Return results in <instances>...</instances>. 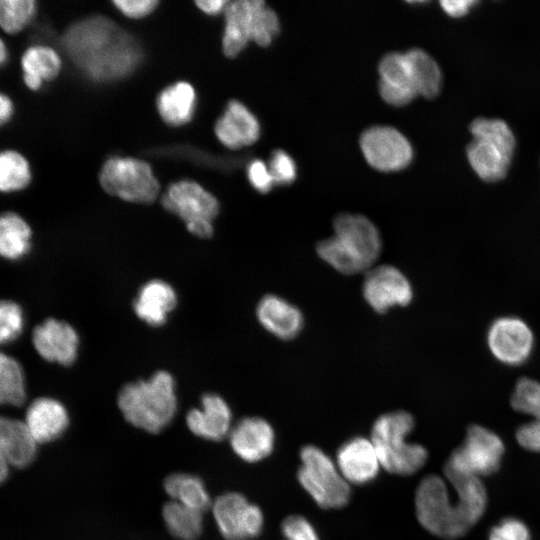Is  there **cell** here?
<instances>
[{"label":"cell","mask_w":540,"mask_h":540,"mask_svg":"<svg viewBox=\"0 0 540 540\" xmlns=\"http://www.w3.org/2000/svg\"><path fill=\"white\" fill-rule=\"evenodd\" d=\"M62 46L74 65L97 82L128 76L143 56L137 41L103 16L72 24L62 36Z\"/></svg>","instance_id":"cell-1"},{"label":"cell","mask_w":540,"mask_h":540,"mask_svg":"<svg viewBox=\"0 0 540 540\" xmlns=\"http://www.w3.org/2000/svg\"><path fill=\"white\" fill-rule=\"evenodd\" d=\"M175 387V380L169 372L157 371L149 379L124 385L118 394V407L133 426L158 433L176 413Z\"/></svg>","instance_id":"cell-2"},{"label":"cell","mask_w":540,"mask_h":540,"mask_svg":"<svg viewBox=\"0 0 540 540\" xmlns=\"http://www.w3.org/2000/svg\"><path fill=\"white\" fill-rule=\"evenodd\" d=\"M472 140L466 148L468 162L484 182L504 179L516 148L515 135L502 119L477 117L469 125Z\"/></svg>","instance_id":"cell-3"},{"label":"cell","mask_w":540,"mask_h":540,"mask_svg":"<svg viewBox=\"0 0 540 540\" xmlns=\"http://www.w3.org/2000/svg\"><path fill=\"white\" fill-rule=\"evenodd\" d=\"M414 427L413 416L402 410L378 417L371 431V442L380 466L387 472L407 476L420 470L428 458L425 447L407 442Z\"/></svg>","instance_id":"cell-4"},{"label":"cell","mask_w":540,"mask_h":540,"mask_svg":"<svg viewBox=\"0 0 540 540\" xmlns=\"http://www.w3.org/2000/svg\"><path fill=\"white\" fill-rule=\"evenodd\" d=\"M448 487L438 475L422 479L415 494V508L419 523L430 533L444 538L465 535L479 520L457 496L450 500Z\"/></svg>","instance_id":"cell-5"},{"label":"cell","mask_w":540,"mask_h":540,"mask_svg":"<svg viewBox=\"0 0 540 540\" xmlns=\"http://www.w3.org/2000/svg\"><path fill=\"white\" fill-rule=\"evenodd\" d=\"M99 182L109 195L138 204L154 202L161 189L151 166L133 157L108 158L100 170Z\"/></svg>","instance_id":"cell-6"},{"label":"cell","mask_w":540,"mask_h":540,"mask_svg":"<svg viewBox=\"0 0 540 540\" xmlns=\"http://www.w3.org/2000/svg\"><path fill=\"white\" fill-rule=\"evenodd\" d=\"M162 206L179 217L191 234L209 238L220 205L217 198L192 180H180L168 186L161 197Z\"/></svg>","instance_id":"cell-7"},{"label":"cell","mask_w":540,"mask_h":540,"mask_svg":"<svg viewBox=\"0 0 540 540\" xmlns=\"http://www.w3.org/2000/svg\"><path fill=\"white\" fill-rule=\"evenodd\" d=\"M300 458L298 480L313 500L325 509L346 505L350 498L349 483L328 455L308 445L301 450Z\"/></svg>","instance_id":"cell-8"},{"label":"cell","mask_w":540,"mask_h":540,"mask_svg":"<svg viewBox=\"0 0 540 540\" xmlns=\"http://www.w3.org/2000/svg\"><path fill=\"white\" fill-rule=\"evenodd\" d=\"M505 451L502 439L480 425H471L463 443L445 463L444 470L469 476H488L498 471Z\"/></svg>","instance_id":"cell-9"},{"label":"cell","mask_w":540,"mask_h":540,"mask_svg":"<svg viewBox=\"0 0 540 540\" xmlns=\"http://www.w3.org/2000/svg\"><path fill=\"white\" fill-rule=\"evenodd\" d=\"M333 228V236L344 252L361 271L368 270L382 249L377 227L365 216L342 213L334 219Z\"/></svg>","instance_id":"cell-10"},{"label":"cell","mask_w":540,"mask_h":540,"mask_svg":"<svg viewBox=\"0 0 540 540\" xmlns=\"http://www.w3.org/2000/svg\"><path fill=\"white\" fill-rule=\"evenodd\" d=\"M360 147L370 166L383 172L402 170L413 158L408 139L390 126H373L365 130L360 137Z\"/></svg>","instance_id":"cell-11"},{"label":"cell","mask_w":540,"mask_h":540,"mask_svg":"<svg viewBox=\"0 0 540 540\" xmlns=\"http://www.w3.org/2000/svg\"><path fill=\"white\" fill-rule=\"evenodd\" d=\"M362 292L366 303L377 313L404 307L411 303L414 296L409 279L392 265H381L368 270Z\"/></svg>","instance_id":"cell-12"},{"label":"cell","mask_w":540,"mask_h":540,"mask_svg":"<svg viewBox=\"0 0 540 540\" xmlns=\"http://www.w3.org/2000/svg\"><path fill=\"white\" fill-rule=\"evenodd\" d=\"M213 514L220 533L228 540L255 537L263 527L260 508L236 492L219 496L213 504Z\"/></svg>","instance_id":"cell-13"},{"label":"cell","mask_w":540,"mask_h":540,"mask_svg":"<svg viewBox=\"0 0 540 540\" xmlns=\"http://www.w3.org/2000/svg\"><path fill=\"white\" fill-rule=\"evenodd\" d=\"M488 347L501 363L516 366L524 363L534 347L530 327L520 318L505 316L496 319L487 333Z\"/></svg>","instance_id":"cell-14"},{"label":"cell","mask_w":540,"mask_h":540,"mask_svg":"<svg viewBox=\"0 0 540 540\" xmlns=\"http://www.w3.org/2000/svg\"><path fill=\"white\" fill-rule=\"evenodd\" d=\"M38 444L23 420L0 416V486L9 477L10 469H24L31 465Z\"/></svg>","instance_id":"cell-15"},{"label":"cell","mask_w":540,"mask_h":540,"mask_svg":"<svg viewBox=\"0 0 540 540\" xmlns=\"http://www.w3.org/2000/svg\"><path fill=\"white\" fill-rule=\"evenodd\" d=\"M32 343L44 360L69 366L77 358L79 336L69 323L49 318L34 328Z\"/></svg>","instance_id":"cell-16"},{"label":"cell","mask_w":540,"mask_h":540,"mask_svg":"<svg viewBox=\"0 0 540 540\" xmlns=\"http://www.w3.org/2000/svg\"><path fill=\"white\" fill-rule=\"evenodd\" d=\"M214 133L222 145L237 150L257 142L261 128L258 119L245 104L231 100L217 119Z\"/></svg>","instance_id":"cell-17"},{"label":"cell","mask_w":540,"mask_h":540,"mask_svg":"<svg viewBox=\"0 0 540 540\" xmlns=\"http://www.w3.org/2000/svg\"><path fill=\"white\" fill-rule=\"evenodd\" d=\"M378 71L379 92L386 103L404 106L418 95L406 53H388L381 59Z\"/></svg>","instance_id":"cell-18"},{"label":"cell","mask_w":540,"mask_h":540,"mask_svg":"<svg viewBox=\"0 0 540 540\" xmlns=\"http://www.w3.org/2000/svg\"><path fill=\"white\" fill-rule=\"evenodd\" d=\"M23 422L38 445L60 438L69 425L65 406L50 397L33 400L26 409Z\"/></svg>","instance_id":"cell-19"},{"label":"cell","mask_w":540,"mask_h":540,"mask_svg":"<svg viewBox=\"0 0 540 540\" xmlns=\"http://www.w3.org/2000/svg\"><path fill=\"white\" fill-rule=\"evenodd\" d=\"M229 439L237 456L247 462H258L272 452L275 435L266 420L246 417L230 430Z\"/></svg>","instance_id":"cell-20"},{"label":"cell","mask_w":540,"mask_h":540,"mask_svg":"<svg viewBox=\"0 0 540 540\" xmlns=\"http://www.w3.org/2000/svg\"><path fill=\"white\" fill-rule=\"evenodd\" d=\"M336 464L348 483L362 485L372 481L378 474L380 462L371 440L355 437L338 450Z\"/></svg>","instance_id":"cell-21"},{"label":"cell","mask_w":540,"mask_h":540,"mask_svg":"<svg viewBox=\"0 0 540 540\" xmlns=\"http://www.w3.org/2000/svg\"><path fill=\"white\" fill-rule=\"evenodd\" d=\"M232 413L227 402L219 395L202 396L200 407L191 409L186 416L189 430L198 437L219 441L230 433Z\"/></svg>","instance_id":"cell-22"},{"label":"cell","mask_w":540,"mask_h":540,"mask_svg":"<svg viewBox=\"0 0 540 540\" xmlns=\"http://www.w3.org/2000/svg\"><path fill=\"white\" fill-rule=\"evenodd\" d=\"M260 325L273 336L291 340L298 336L304 325L300 309L278 295H265L256 308Z\"/></svg>","instance_id":"cell-23"},{"label":"cell","mask_w":540,"mask_h":540,"mask_svg":"<svg viewBox=\"0 0 540 540\" xmlns=\"http://www.w3.org/2000/svg\"><path fill=\"white\" fill-rule=\"evenodd\" d=\"M177 305V294L166 281L153 279L139 290L133 303L138 318L146 324L162 326Z\"/></svg>","instance_id":"cell-24"},{"label":"cell","mask_w":540,"mask_h":540,"mask_svg":"<svg viewBox=\"0 0 540 540\" xmlns=\"http://www.w3.org/2000/svg\"><path fill=\"white\" fill-rule=\"evenodd\" d=\"M254 0L229 2L224 11L222 51L228 58L237 57L251 41Z\"/></svg>","instance_id":"cell-25"},{"label":"cell","mask_w":540,"mask_h":540,"mask_svg":"<svg viewBox=\"0 0 540 540\" xmlns=\"http://www.w3.org/2000/svg\"><path fill=\"white\" fill-rule=\"evenodd\" d=\"M197 95L187 81H177L157 96L156 107L161 119L171 127L189 123L196 111Z\"/></svg>","instance_id":"cell-26"},{"label":"cell","mask_w":540,"mask_h":540,"mask_svg":"<svg viewBox=\"0 0 540 540\" xmlns=\"http://www.w3.org/2000/svg\"><path fill=\"white\" fill-rule=\"evenodd\" d=\"M62 68L59 53L52 47L35 44L27 47L21 57V69L25 86L39 90L45 82L54 80Z\"/></svg>","instance_id":"cell-27"},{"label":"cell","mask_w":540,"mask_h":540,"mask_svg":"<svg viewBox=\"0 0 540 540\" xmlns=\"http://www.w3.org/2000/svg\"><path fill=\"white\" fill-rule=\"evenodd\" d=\"M32 230L15 212L0 214V256L9 260L23 257L31 247Z\"/></svg>","instance_id":"cell-28"},{"label":"cell","mask_w":540,"mask_h":540,"mask_svg":"<svg viewBox=\"0 0 540 540\" xmlns=\"http://www.w3.org/2000/svg\"><path fill=\"white\" fill-rule=\"evenodd\" d=\"M417 94L427 99L436 97L442 87V72L438 63L426 51L413 48L406 52Z\"/></svg>","instance_id":"cell-29"},{"label":"cell","mask_w":540,"mask_h":540,"mask_svg":"<svg viewBox=\"0 0 540 540\" xmlns=\"http://www.w3.org/2000/svg\"><path fill=\"white\" fill-rule=\"evenodd\" d=\"M164 488L173 501L202 513L210 506V497L204 483L192 474H171L165 479Z\"/></svg>","instance_id":"cell-30"},{"label":"cell","mask_w":540,"mask_h":540,"mask_svg":"<svg viewBox=\"0 0 540 540\" xmlns=\"http://www.w3.org/2000/svg\"><path fill=\"white\" fill-rule=\"evenodd\" d=\"M162 515L169 532L180 540H197L203 531L202 512L178 502L165 504Z\"/></svg>","instance_id":"cell-31"},{"label":"cell","mask_w":540,"mask_h":540,"mask_svg":"<svg viewBox=\"0 0 540 540\" xmlns=\"http://www.w3.org/2000/svg\"><path fill=\"white\" fill-rule=\"evenodd\" d=\"M29 161L12 149L0 151V192L11 193L25 189L31 182Z\"/></svg>","instance_id":"cell-32"},{"label":"cell","mask_w":540,"mask_h":540,"mask_svg":"<svg viewBox=\"0 0 540 540\" xmlns=\"http://www.w3.org/2000/svg\"><path fill=\"white\" fill-rule=\"evenodd\" d=\"M26 401L25 375L14 358L0 351V405L21 406Z\"/></svg>","instance_id":"cell-33"},{"label":"cell","mask_w":540,"mask_h":540,"mask_svg":"<svg viewBox=\"0 0 540 540\" xmlns=\"http://www.w3.org/2000/svg\"><path fill=\"white\" fill-rule=\"evenodd\" d=\"M36 12L37 2L34 0H0V29L8 34L19 33Z\"/></svg>","instance_id":"cell-34"},{"label":"cell","mask_w":540,"mask_h":540,"mask_svg":"<svg viewBox=\"0 0 540 540\" xmlns=\"http://www.w3.org/2000/svg\"><path fill=\"white\" fill-rule=\"evenodd\" d=\"M280 31L276 12L262 0H254L251 27V41L260 47H267Z\"/></svg>","instance_id":"cell-35"},{"label":"cell","mask_w":540,"mask_h":540,"mask_svg":"<svg viewBox=\"0 0 540 540\" xmlns=\"http://www.w3.org/2000/svg\"><path fill=\"white\" fill-rule=\"evenodd\" d=\"M514 410L534 417L540 421V382L521 378L515 385L511 396Z\"/></svg>","instance_id":"cell-36"},{"label":"cell","mask_w":540,"mask_h":540,"mask_svg":"<svg viewBox=\"0 0 540 540\" xmlns=\"http://www.w3.org/2000/svg\"><path fill=\"white\" fill-rule=\"evenodd\" d=\"M316 252L325 263L340 273L351 275L361 272L334 236L321 240L316 246Z\"/></svg>","instance_id":"cell-37"},{"label":"cell","mask_w":540,"mask_h":540,"mask_svg":"<svg viewBox=\"0 0 540 540\" xmlns=\"http://www.w3.org/2000/svg\"><path fill=\"white\" fill-rule=\"evenodd\" d=\"M23 325L20 306L10 300H0V344L15 340L21 334Z\"/></svg>","instance_id":"cell-38"},{"label":"cell","mask_w":540,"mask_h":540,"mask_svg":"<svg viewBox=\"0 0 540 540\" xmlns=\"http://www.w3.org/2000/svg\"><path fill=\"white\" fill-rule=\"evenodd\" d=\"M268 168L275 185H289L297 177L295 161L284 150H276L272 153Z\"/></svg>","instance_id":"cell-39"},{"label":"cell","mask_w":540,"mask_h":540,"mask_svg":"<svg viewBox=\"0 0 540 540\" xmlns=\"http://www.w3.org/2000/svg\"><path fill=\"white\" fill-rule=\"evenodd\" d=\"M488 540H531V533L520 519L506 517L491 527Z\"/></svg>","instance_id":"cell-40"},{"label":"cell","mask_w":540,"mask_h":540,"mask_svg":"<svg viewBox=\"0 0 540 540\" xmlns=\"http://www.w3.org/2000/svg\"><path fill=\"white\" fill-rule=\"evenodd\" d=\"M281 529L285 540H319L310 522L300 515L287 517Z\"/></svg>","instance_id":"cell-41"},{"label":"cell","mask_w":540,"mask_h":540,"mask_svg":"<svg viewBox=\"0 0 540 540\" xmlns=\"http://www.w3.org/2000/svg\"><path fill=\"white\" fill-rule=\"evenodd\" d=\"M247 177L251 186L259 193H268L275 185L268 165L260 159L252 160L248 164Z\"/></svg>","instance_id":"cell-42"},{"label":"cell","mask_w":540,"mask_h":540,"mask_svg":"<svg viewBox=\"0 0 540 540\" xmlns=\"http://www.w3.org/2000/svg\"><path fill=\"white\" fill-rule=\"evenodd\" d=\"M112 3L124 16L131 19L150 15L159 4L156 0H114Z\"/></svg>","instance_id":"cell-43"},{"label":"cell","mask_w":540,"mask_h":540,"mask_svg":"<svg viewBox=\"0 0 540 540\" xmlns=\"http://www.w3.org/2000/svg\"><path fill=\"white\" fill-rule=\"evenodd\" d=\"M516 439L524 449L540 452V421L520 425L516 430Z\"/></svg>","instance_id":"cell-44"},{"label":"cell","mask_w":540,"mask_h":540,"mask_svg":"<svg viewBox=\"0 0 540 540\" xmlns=\"http://www.w3.org/2000/svg\"><path fill=\"white\" fill-rule=\"evenodd\" d=\"M474 0H443L440 5L443 11L451 17H463L477 4Z\"/></svg>","instance_id":"cell-45"},{"label":"cell","mask_w":540,"mask_h":540,"mask_svg":"<svg viewBox=\"0 0 540 540\" xmlns=\"http://www.w3.org/2000/svg\"><path fill=\"white\" fill-rule=\"evenodd\" d=\"M229 1L226 0H201L195 1L196 7L209 16L219 15L224 12Z\"/></svg>","instance_id":"cell-46"},{"label":"cell","mask_w":540,"mask_h":540,"mask_svg":"<svg viewBox=\"0 0 540 540\" xmlns=\"http://www.w3.org/2000/svg\"><path fill=\"white\" fill-rule=\"evenodd\" d=\"M14 113L12 100L0 91V126L8 122Z\"/></svg>","instance_id":"cell-47"},{"label":"cell","mask_w":540,"mask_h":540,"mask_svg":"<svg viewBox=\"0 0 540 540\" xmlns=\"http://www.w3.org/2000/svg\"><path fill=\"white\" fill-rule=\"evenodd\" d=\"M8 59V50L5 42L0 38V67L3 66Z\"/></svg>","instance_id":"cell-48"}]
</instances>
